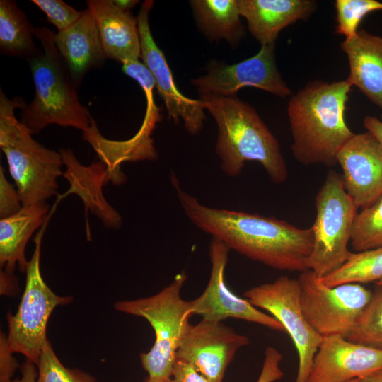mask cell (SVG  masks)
<instances>
[{
  "label": "cell",
  "mask_w": 382,
  "mask_h": 382,
  "mask_svg": "<svg viewBox=\"0 0 382 382\" xmlns=\"http://www.w3.org/2000/svg\"><path fill=\"white\" fill-rule=\"evenodd\" d=\"M340 47L349 62L347 80L382 110V37L359 30Z\"/></svg>",
  "instance_id": "cell-20"
},
{
  "label": "cell",
  "mask_w": 382,
  "mask_h": 382,
  "mask_svg": "<svg viewBox=\"0 0 382 382\" xmlns=\"http://www.w3.org/2000/svg\"><path fill=\"white\" fill-rule=\"evenodd\" d=\"M345 190L359 208L382 196V145L369 132L354 134L337 154Z\"/></svg>",
  "instance_id": "cell-15"
},
{
  "label": "cell",
  "mask_w": 382,
  "mask_h": 382,
  "mask_svg": "<svg viewBox=\"0 0 382 382\" xmlns=\"http://www.w3.org/2000/svg\"><path fill=\"white\" fill-rule=\"evenodd\" d=\"M171 180L187 219L230 250L277 270H309L313 246L311 228H300L274 217L204 205L183 191L177 178Z\"/></svg>",
  "instance_id": "cell-1"
},
{
  "label": "cell",
  "mask_w": 382,
  "mask_h": 382,
  "mask_svg": "<svg viewBox=\"0 0 382 382\" xmlns=\"http://www.w3.org/2000/svg\"><path fill=\"white\" fill-rule=\"evenodd\" d=\"M53 40L77 86L88 71L104 65L108 59L95 20L88 9L82 11L71 26L54 33Z\"/></svg>",
  "instance_id": "cell-18"
},
{
  "label": "cell",
  "mask_w": 382,
  "mask_h": 382,
  "mask_svg": "<svg viewBox=\"0 0 382 382\" xmlns=\"http://www.w3.org/2000/svg\"><path fill=\"white\" fill-rule=\"evenodd\" d=\"M335 32L345 37H353L365 16L375 11L382 10V2L376 0H337Z\"/></svg>",
  "instance_id": "cell-30"
},
{
  "label": "cell",
  "mask_w": 382,
  "mask_h": 382,
  "mask_svg": "<svg viewBox=\"0 0 382 382\" xmlns=\"http://www.w3.org/2000/svg\"><path fill=\"white\" fill-rule=\"evenodd\" d=\"M63 163L66 166L64 176L70 183L68 192L76 193L83 200L86 209H90L108 228H117L122 220L118 212L110 206L102 193V185L106 180L107 171L100 161L89 166L81 165L70 149L59 150Z\"/></svg>",
  "instance_id": "cell-21"
},
{
  "label": "cell",
  "mask_w": 382,
  "mask_h": 382,
  "mask_svg": "<svg viewBox=\"0 0 382 382\" xmlns=\"http://www.w3.org/2000/svg\"><path fill=\"white\" fill-rule=\"evenodd\" d=\"M87 9L98 29L107 58L122 64L141 57L137 18L117 6L113 0H88Z\"/></svg>",
  "instance_id": "cell-17"
},
{
  "label": "cell",
  "mask_w": 382,
  "mask_h": 382,
  "mask_svg": "<svg viewBox=\"0 0 382 382\" xmlns=\"http://www.w3.org/2000/svg\"><path fill=\"white\" fill-rule=\"evenodd\" d=\"M144 382H174V381H173L172 378H165V379H152L149 377H146L144 380Z\"/></svg>",
  "instance_id": "cell-41"
},
{
  "label": "cell",
  "mask_w": 382,
  "mask_h": 382,
  "mask_svg": "<svg viewBox=\"0 0 382 382\" xmlns=\"http://www.w3.org/2000/svg\"><path fill=\"white\" fill-rule=\"evenodd\" d=\"M352 86L347 79L313 81L291 96L287 107L291 151L306 166H332L341 149L354 136L345 121Z\"/></svg>",
  "instance_id": "cell-2"
},
{
  "label": "cell",
  "mask_w": 382,
  "mask_h": 382,
  "mask_svg": "<svg viewBox=\"0 0 382 382\" xmlns=\"http://www.w3.org/2000/svg\"><path fill=\"white\" fill-rule=\"evenodd\" d=\"M282 359L281 353L272 347H268L265 352L262 370L256 382H275L281 380L284 372L280 368Z\"/></svg>",
  "instance_id": "cell-34"
},
{
  "label": "cell",
  "mask_w": 382,
  "mask_h": 382,
  "mask_svg": "<svg viewBox=\"0 0 382 382\" xmlns=\"http://www.w3.org/2000/svg\"><path fill=\"white\" fill-rule=\"evenodd\" d=\"M363 123L366 131L382 145V120L375 116L367 115L364 118Z\"/></svg>",
  "instance_id": "cell-38"
},
{
  "label": "cell",
  "mask_w": 382,
  "mask_h": 382,
  "mask_svg": "<svg viewBox=\"0 0 382 382\" xmlns=\"http://www.w3.org/2000/svg\"><path fill=\"white\" fill-rule=\"evenodd\" d=\"M275 44L262 45L254 56L233 64L212 60L207 73L192 79L199 95L236 96L239 89L254 87L281 98L291 92L278 70Z\"/></svg>",
  "instance_id": "cell-11"
},
{
  "label": "cell",
  "mask_w": 382,
  "mask_h": 382,
  "mask_svg": "<svg viewBox=\"0 0 382 382\" xmlns=\"http://www.w3.org/2000/svg\"><path fill=\"white\" fill-rule=\"evenodd\" d=\"M122 69L125 74L136 80L143 89L146 98L145 117L157 124L161 120V115L160 108L154 101L153 90L156 83L152 74L139 60L122 64Z\"/></svg>",
  "instance_id": "cell-31"
},
{
  "label": "cell",
  "mask_w": 382,
  "mask_h": 382,
  "mask_svg": "<svg viewBox=\"0 0 382 382\" xmlns=\"http://www.w3.org/2000/svg\"><path fill=\"white\" fill-rule=\"evenodd\" d=\"M229 251L230 248L224 243L212 238L209 250V279L200 296L191 301L193 314L215 322H222L227 318L243 320L286 333L284 328L276 318L259 310L246 299L238 296L228 287L225 269Z\"/></svg>",
  "instance_id": "cell-12"
},
{
  "label": "cell",
  "mask_w": 382,
  "mask_h": 382,
  "mask_svg": "<svg viewBox=\"0 0 382 382\" xmlns=\"http://www.w3.org/2000/svg\"><path fill=\"white\" fill-rule=\"evenodd\" d=\"M315 205L308 269L320 279L340 268L350 255L348 243L358 207L345 190L342 175L335 170L328 172Z\"/></svg>",
  "instance_id": "cell-7"
},
{
  "label": "cell",
  "mask_w": 382,
  "mask_h": 382,
  "mask_svg": "<svg viewBox=\"0 0 382 382\" xmlns=\"http://www.w3.org/2000/svg\"><path fill=\"white\" fill-rule=\"evenodd\" d=\"M37 365L30 360L22 365L21 376L12 380L11 382H37Z\"/></svg>",
  "instance_id": "cell-37"
},
{
  "label": "cell",
  "mask_w": 382,
  "mask_h": 382,
  "mask_svg": "<svg viewBox=\"0 0 382 382\" xmlns=\"http://www.w3.org/2000/svg\"><path fill=\"white\" fill-rule=\"evenodd\" d=\"M49 209L47 202L23 206L16 214L0 220L1 267L12 272L18 264L21 272L26 271V245L33 233L47 222Z\"/></svg>",
  "instance_id": "cell-22"
},
{
  "label": "cell",
  "mask_w": 382,
  "mask_h": 382,
  "mask_svg": "<svg viewBox=\"0 0 382 382\" xmlns=\"http://www.w3.org/2000/svg\"><path fill=\"white\" fill-rule=\"evenodd\" d=\"M381 119H382V115H381Z\"/></svg>",
  "instance_id": "cell-44"
},
{
  "label": "cell",
  "mask_w": 382,
  "mask_h": 382,
  "mask_svg": "<svg viewBox=\"0 0 382 382\" xmlns=\"http://www.w3.org/2000/svg\"><path fill=\"white\" fill-rule=\"evenodd\" d=\"M346 339L382 350V286L377 285L372 291L369 303Z\"/></svg>",
  "instance_id": "cell-28"
},
{
  "label": "cell",
  "mask_w": 382,
  "mask_h": 382,
  "mask_svg": "<svg viewBox=\"0 0 382 382\" xmlns=\"http://www.w3.org/2000/svg\"><path fill=\"white\" fill-rule=\"evenodd\" d=\"M350 242L357 252L382 247V196L371 206L357 212Z\"/></svg>",
  "instance_id": "cell-27"
},
{
  "label": "cell",
  "mask_w": 382,
  "mask_h": 382,
  "mask_svg": "<svg viewBox=\"0 0 382 382\" xmlns=\"http://www.w3.org/2000/svg\"><path fill=\"white\" fill-rule=\"evenodd\" d=\"M7 341V335L1 333L0 337V382H11L18 364L12 357Z\"/></svg>",
  "instance_id": "cell-35"
},
{
  "label": "cell",
  "mask_w": 382,
  "mask_h": 382,
  "mask_svg": "<svg viewBox=\"0 0 382 382\" xmlns=\"http://www.w3.org/2000/svg\"><path fill=\"white\" fill-rule=\"evenodd\" d=\"M47 16V21L53 24L58 32L74 24L81 16L79 11L61 0H32Z\"/></svg>",
  "instance_id": "cell-32"
},
{
  "label": "cell",
  "mask_w": 382,
  "mask_h": 382,
  "mask_svg": "<svg viewBox=\"0 0 382 382\" xmlns=\"http://www.w3.org/2000/svg\"><path fill=\"white\" fill-rule=\"evenodd\" d=\"M23 98L9 99L0 91V148L6 156L23 206L46 202L57 193V178L62 174L59 151L35 141L32 132L15 115L23 108Z\"/></svg>",
  "instance_id": "cell-5"
},
{
  "label": "cell",
  "mask_w": 382,
  "mask_h": 382,
  "mask_svg": "<svg viewBox=\"0 0 382 382\" xmlns=\"http://www.w3.org/2000/svg\"><path fill=\"white\" fill-rule=\"evenodd\" d=\"M84 140L90 143L107 171L106 180L120 185L126 178L120 169L125 161L156 160L158 157L152 139L136 134L126 141H112L104 138L100 133L95 120L91 117L90 127L83 134Z\"/></svg>",
  "instance_id": "cell-23"
},
{
  "label": "cell",
  "mask_w": 382,
  "mask_h": 382,
  "mask_svg": "<svg viewBox=\"0 0 382 382\" xmlns=\"http://www.w3.org/2000/svg\"><path fill=\"white\" fill-rule=\"evenodd\" d=\"M35 28L15 1H0V50L2 54L30 59L42 50L34 42Z\"/></svg>",
  "instance_id": "cell-25"
},
{
  "label": "cell",
  "mask_w": 382,
  "mask_h": 382,
  "mask_svg": "<svg viewBox=\"0 0 382 382\" xmlns=\"http://www.w3.org/2000/svg\"><path fill=\"white\" fill-rule=\"evenodd\" d=\"M115 4L120 8L125 11H129L137 4L139 1L133 0H113Z\"/></svg>",
  "instance_id": "cell-39"
},
{
  "label": "cell",
  "mask_w": 382,
  "mask_h": 382,
  "mask_svg": "<svg viewBox=\"0 0 382 382\" xmlns=\"http://www.w3.org/2000/svg\"><path fill=\"white\" fill-rule=\"evenodd\" d=\"M243 296L255 307L269 312L283 325L298 354L295 382H307L323 336L311 326L304 316L298 279L282 276L272 282L248 289Z\"/></svg>",
  "instance_id": "cell-10"
},
{
  "label": "cell",
  "mask_w": 382,
  "mask_h": 382,
  "mask_svg": "<svg viewBox=\"0 0 382 382\" xmlns=\"http://www.w3.org/2000/svg\"><path fill=\"white\" fill-rule=\"evenodd\" d=\"M199 100L217 125L215 151L224 174L236 177L245 162L255 161L274 183L286 180L288 168L279 144L254 108L237 96L200 95Z\"/></svg>",
  "instance_id": "cell-3"
},
{
  "label": "cell",
  "mask_w": 382,
  "mask_h": 382,
  "mask_svg": "<svg viewBox=\"0 0 382 382\" xmlns=\"http://www.w3.org/2000/svg\"><path fill=\"white\" fill-rule=\"evenodd\" d=\"M172 379L174 382H214L197 371L190 364L178 359L173 366Z\"/></svg>",
  "instance_id": "cell-36"
},
{
  "label": "cell",
  "mask_w": 382,
  "mask_h": 382,
  "mask_svg": "<svg viewBox=\"0 0 382 382\" xmlns=\"http://www.w3.org/2000/svg\"><path fill=\"white\" fill-rule=\"evenodd\" d=\"M45 226L46 223L34 238L35 249L25 271V286L18 310L14 315H7V341L11 352L22 354L35 364L48 340L46 329L52 312L72 301L71 296L54 294L41 275V243Z\"/></svg>",
  "instance_id": "cell-8"
},
{
  "label": "cell",
  "mask_w": 382,
  "mask_h": 382,
  "mask_svg": "<svg viewBox=\"0 0 382 382\" xmlns=\"http://www.w3.org/2000/svg\"><path fill=\"white\" fill-rule=\"evenodd\" d=\"M186 279V274L182 272L156 294L115 303L117 311L144 318L154 329V345L140 355L142 367L150 378H172L177 351L191 325L190 318L194 315L191 301L181 296Z\"/></svg>",
  "instance_id": "cell-6"
},
{
  "label": "cell",
  "mask_w": 382,
  "mask_h": 382,
  "mask_svg": "<svg viewBox=\"0 0 382 382\" xmlns=\"http://www.w3.org/2000/svg\"><path fill=\"white\" fill-rule=\"evenodd\" d=\"M382 279V247L351 253L337 270L320 278L328 286L347 283H376Z\"/></svg>",
  "instance_id": "cell-26"
},
{
  "label": "cell",
  "mask_w": 382,
  "mask_h": 382,
  "mask_svg": "<svg viewBox=\"0 0 382 382\" xmlns=\"http://www.w3.org/2000/svg\"><path fill=\"white\" fill-rule=\"evenodd\" d=\"M358 382H382V370L377 371L363 378H359Z\"/></svg>",
  "instance_id": "cell-40"
},
{
  "label": "cell",
  "mask_w": 382,
  "mask_h": 382,
  "mask_svg": "<svg viewBox=\"0 0 382 382\" xmlns=\"http://www.w3.org/2000/svg\"><path fill=\"white\" fill-rule=\"evenodd\" d=\"M248 337L222 322L202 319L190 325L176 353V359L192 365L207 378L222 382L236 352L249 344Z\"/></svg>",
  "instance_id": "cell-13"
},
{
  "label": "cell",
  "mask_w": 382,
  "mask_h": 382,
  "mask_svg": "<svg viewBox=\"0 0 382 382\" xmlns=\"http://www.w3.org/2000/svg\"><path fill=\"white\" fill-rule=\"evenodd\" d=\"M190 4L198 24L208 37L224 39L236 45L244 36L238 0H193Z\"/></svg>",
  "instance_id": "cell-24"
},
{
  "label": "cell",
  "mask_w": 382,
  "mask_h": 382,
  "mask_svg": "<svg viewBox=\"0 0 382 382\" xmlns=\"http://www.w3.org/2000/svg\"><path fill=\"white\" fill-rule=\"evenodd\" d=\"M238 4L241 16L261 46L275 44L282 30L307 20L317 8L313 0H238Z\"/></svg>",
  "instance_id": "cell-19"
},
{
  "label": "cell",
  "mask_w": 382,
  "mask_h": 382,
  "mask_svg": "<svg viewBox=\"0 0 382 382\" xmlns=\"http://www.w3.org/2000/svg\"><path fill=\"white\" fill-rule=\"evenodd\" d=\"M153 5V1L143 2L137 16L141 57L155 80L169 117L175 123L183 120L185 129L191 134H197L204 127V108L200 100L185 96L175 86L164 54L155 42L150 30L149 16Z\"/></svg>",
  "instance_id": "cell-14"
},
{
  "label": "cell",
  "mask_w": 382,
  "mask_h": 382,
  "mask_svg": "<svg viewBox=\"0 0 382 382\" xmlns=\"http://www.w3.org/2000/svg\"><path fill=\"white\" fill-rule=\"evenodd\" d=\"M376 284V285L382 286V279L379 280L378 282H377Z\"/></svg>",
  "instance_id": "cell-42"
},
{
  "label": "cell",
  "mask_w": 382,
  "mask_h": 382,
  "mask_svg": "<svg viewBox=\"0 0 382 382\" xmlns=\"http://www.w3.org/2000/svg\"><path fill=\"white\" fill-rule=\"evenodd\" d=\"M35 35L42 51L28 61L35 92L33 100L21 109V122L32 134L52 124L86 131L92 117L79 100L78 86L57 50L54 33L35 28Z\"/></svg>",
  "instance_id": "cell-4"
},
{
  "label": "cell",
  "mask_w": 382,
  "mask_h": 382,
  "mask_svg": "<svg viewBox=\"0 0 382 382\" xmlns=\"http://www.w3.org/2000/svg\"><path fill=\"white\" fill-rule=\"evenodd\" d=\"M300 300L306 319L321 336L346 338L369 303L372 291L361 284H323L311 270L300 273Z\"/></svg>",
  "instance_id": "cell-9"
},
{
  "label": "cell",
  "mask_w": 382,
  "mask_h": 382,
  "mask_svg": "<svg viewBox=\"0 0 382 382\" xmlns=\"http://www.w3.org/2000/svg\"><path fill=\"white\" fill-rule=\"evenodd\" d=\"M22 207L17 190L7 180L4 168L0 166V219L16 214Z\"/></svg>",
  "instance_id": "cell-33"
},
{
  "label": "cell",
  "mask_w": 382,
  "mask_h": 382,
  "mask_svg": "<svg viewBox=\"0 0 382 382\" xmlns=\"http://www.w3.org/2000/svg\"><path fill=\"white\" fill-rule=\"evenodd\" d=\"M382 370V350L340 335L323 337L307 382H348Z\"/></svg>",
  "instance_id": "cell-16"
},
{
  "label": "cell",
  "mask_w": 382,
  "mask_h": 382,
  "mask_svg": "<svg viewBox=\"0 0 382 382\" xmlns=\"http://www.w3.org/2000/svg\"><path fill=\"white\" fill-rule=\"evenodd\" d=\"M37 382H97L91 375L78 369L65 367L47 340L36 364Z\"/></svg>",
  "instance_id": "cell-29"
},
{
  "label": "cell",
  "mask_w": 382,
  "mask_h": 382,
  "mask_svg": "<svg viewBox=\"0 0 382 382\" xmlns=\"http://www.w3.org/2000/svg\"><path fill=\"white\" fill-rule=\"evenodd\" d=\"M358 379H359V378H357V379H354V380L349 381H348V382H358Z\"/></svg>",
  "instance_id": "cell-43"
}]
</instances>
